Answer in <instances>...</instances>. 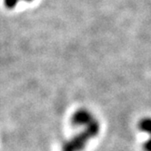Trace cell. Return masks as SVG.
Here are the masks:
<instances>
[{"mask_svg":"<svg viewBox=\"0 0 151 151\" xmlns=\"http://www.w3.org/2000/svg\"><path fill=\"white\" fill-rule=\"evenodd\" d=\"M99 129V123L94 119L92 122H90L88 125L87 129L82 134H80L77 137H75L73 140L68 142L64 146V151H78L82 149L86 142L88 141V139L98 134Z\"/></svg>","mask_w":151,"mask_h":151,"instance_id":"6da1fadb","label":"cell"},{"mask_svg":"<svg viewBox=\"0 0 151 151\" xmlns=\"http://www.w3.org/2000/svg\"><path fill=\"white\" fill-rule=\"evenodd\" d=\"M139 128L145 133H147L150 137L144 144L145 151H151V117H146L139 122Z\"/></svg>","mask_w":151,"mask_h":151,"instance_id":"3957f363","label":"cell"},{"mask_svg":"<svg viewBox=\"0 0 151 151\" xmlns=\"http://www.w3.org/2000/svg\"><path fill=\"white\" fill-rule=\"evenodd\" d=\"M18 1L19 0H4L5 5L7 8H14L18 3Z\"/></svg>","mask_w":151,"mask_h":151,"instance_id":"277c9868","label":"cell"},{"mask_svg":"<svg viewBox=\"0 0 151 151\" xmlns=\"http://www.w3.org/2000/svg\"><path fill=\"white\" fill-rule=\"evenodd\" d=\"M94 120L92 115L85 109L78 110L76 112L72 117V123L76 126H81V125H88L90 122Z\"/></svg>","mask_w":151,"mask_h":151,"instance_id":"7a4b0ae2","label":"cell"},{"mask_svg":"<svg viewBox=\"0 0 151 151\" xmlns=\"http://www.w3.org/2000/svg\"><path fill=\"white\" fill-rule=\"evenodd\" d=\"M25 1H27V2H31L32 0H25Z\"/></svg>","mask_w":151,"mask_h":151,"instance_id":"5b68a950","label":"cell"}]
</instances>
